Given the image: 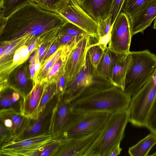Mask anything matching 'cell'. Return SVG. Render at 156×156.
I'll return each mask as SVG.
<instances>
[{
    "mask_svg": "<svg viewBox=\"0 0 156 156\" xmlns=\"http://www.w3.org/2000/svg\"><path fill=\"white\" fill-rule=\"evenodd\" d=\"M30 2V0H4L2 9L0 10V15L7 17L25 4Z\"/></svg>",
    "mask_w": 156,
    "mask_h": 156,
    "instance_id": "obj_28",
    "label": "cell"
},
{
    "mask_svg": "<svg viewBox=\"0 0 156 156\" xmlns=\"http://www.w3.org/2000/svg\"><path fill=\"white\" fill-rule=\"evenodd\" d=\"M126 0H113L110 12L111 24L112 26L118 16L123 11Z\"/></svg>",
    "mask_w": 156,
    "mask_h": 156,
    "instance_id": "obj_32",
    "label": "cell"
},
{
    "mask_svg": "<svg viewBox=\"0 0 156 156\" xmlns=\"http://www.w3.org/2000/svg\"><path fill=\"white\" fill-rule=\"evenodd\" d=\"M153 27L154 29L156 30V18L154 20Z\"/></svg>",
    "mask_w": 156,
    "mask_h": 156,
    "instance_id": "obj_42",
    "label": "cell"
},
{
    "mask_svg": "<svg viewBox=\"0 0 156 156\" xmlns=\"http://www.w3.org/2000/svg\"><path fill=\"white\" fill-rule=\"evenodd\" d=\"M151 0H126L123 11L131 19L146 2Z\"/></svg>",
    "mask_w": 156,
    "mask_h": 156,
    "instance_id": "obj_29",
    "label": "cell"
},
{
    "mask_svg": "<svg viewBox=\"0 0 156 156\" xmlns=\"http://www.w3.org/2000/svg\"><path fill=\"white\" fill-rule=\"evenodd\" d=\"M14 138L12 131L0 123V147L11 142Z\"/></svg>",
    "mask_w": 156,
    "mask_h": 156,
    "instance_id": "obj_33",
    "label": "cell"
},
{
    "mask_svg": "<svg viewBox=\"0 0 156 156\" xmlns=\"http://www.w3.org/2000/svg\"><path fill=\"white\" fill-rule=\"evenodd\" d=\"M60 143V140L52 139L39 149V156H51L58 148Z\"/></svg>",
    "mask_w": 156,
    "mask_h": 156,
    "instance_id": "obj_31",
    "label": "cell"
},
{
    "mask_svg": "<svg viewBox=\"0 0 156 156\" xmlns=\"http://www.w3.org/2000/svg\"><path fill=\"white\" fill-rule=\"evenodd\" d=\"M71 44L60 46L57 51L46 60L41 67L34 82L35 84L44 81L48 73L53 66Z\"/></svg>",
    "mask_w": 156,
    "mask_h": 156,
    "instance_id": "obj_24",
    "label": "cell"
},
{
    "mask_svg": "<svg viewBox=\"0 0 156 156\" xmlns=\"http://www.w3.org/2000/svg\"><path fill=\"white\" fill-rule=\"evenodd\" d=\"M45 82L35 84L30 92L24 98L20 111L24 115L31 119L34 116L43 93Z\"/></svg>",
    "mask_w": 156,
    "mask_h": 156,
    "instance_id": "obj_19",
    "label": "cell"
},
{
    "mask_svg": "<svg viewBox=\"0 0 156 156\" xmlns=\"http://www.w3.org/2000/svg\"><path fill=\"white\" fill-rule=\"evenodd\" d=\"M156 144V135L151 133L135 145L129 148V154L131 156H148L150 151Z\"/></svg>",
    "mask_w": 156,
    "mask_h": 156,
    "instance_id": "obj_23",
    "label": "cell"
},
{
    "mask_svg": "<svg viewBox=\"0 0 156 156\" xmlns=\"http://www.w3.org/2000/svg\"><path fill=\"white\" fill-rule=\"evenodd\" d=\"M120 143L116 145L112 150L109 156H116L120 154L122 150L120 146Z\"/></svg>",
    "mask_w": 156,
    "mask_h": 156,
    "instance_id": "obj_38",
    "label": "cell"
},
{
    "mask_svg": "<svg viewBox=\"0 0 156 156\" xmlns=\"http://www.w3.org/2000/svg\"><path fill=\"white\" fill-rule=\"evenodd\" d=\"M57 81L45 82L43 93L36 113L32 119H35L48 102L57 93Z\"/></svg>",
    "mask_w": 156,
    "mask_h": 156,
    "instance_id": "obj_26",
    "label": "cell"
},
{
    "mask_svg": "<svg viewBox=\"0 0 156 156\" xmlns=\"http://www.w3.org/2000/svg\"><path fill=\"white\" fill-rule=\"evenodd\" d=\"M132 59L124 91L132 97L147 82L156 68V55L149 50L130 51Z\"/></svg>",
    "mask_w": 156,
    "mask_h": 156,
    "instance_id": "obj_4",
    "label": "cell"
},
{
    "mask_svg": "<svg viewBox=\"0 0 156 156\" xmlns=\"http://www.w3.org/2000/svg\"><path fill=\"white\" fill-rule=\"evenodd\" d=\"M71 101L63 95L59 96L54 112L50 130L53 139L56 138L68 122L73 112L71 108Z\"/></svg>",
    "mask_w": 156,
    "mask_h": 156,
    "instance_id": "obj_16",
    "label": "cell"
},
{
    "mask_svg": "<svg viewBox=\"0 0 156 156\" xmlns=\"http://www.w3.org/2000/svg\"><path fill=\"white\" fill-rule=\"evenodd\" d=\"M105 47L98 43L97 38L92 37L91 43L87 50V55L91 64L95 69L101 60Z\"/></svg>",
    "mask_w": 156,
    "mask_h": 156,
    "instance_id": "obj_25",
    "label": "cell"
},
{
    "mask_svg": "<svg viewBox=\"0 0 156 156\" xmlns=\"http://www.w3.org/2000/svg\"><path fill=\"white\" fill-rule=\"evenodd\" d=\"M58 14L98 41V23L80 6L77 0H67Z\"/></svg>",
    "mask_w": 156,
    "mask_h": 156,
    "instance_id": "obj_8",
    "label": "cell"
},
{
    "mask_svg": "<svg viewBox=\"0 0 156 156\" xmlns=\"http://www.w3.org/2000/svg\"><path fill=\"white\" fill-rule=\"evenodd\" d=\"M58 99L59 95L56 93L37 117L31 119L29 126L16 141L43 134H50L53 117Z\"/></svg>",
    "mask_w": 156,
    "mask_h": 156,
    "instance_id": "obj_11",
    "label": "cell"
},
{
    "mask_svg": "<svg viewBox=\"0 0 156 156\" xmlns=\"http://www.w3.org/2000/svg\"><path fill=\"white\" fill-rule=\"evenodd\" d=\"M101 130L82 137L60 139L59 147L51 156H83Z\"/></svg>",
    "mask_w": 156,
    "mask_h": 156,
    "instance_id": "obj_13",
    "label": "cell"
},
{
    "mask_svg": "<svg viewBox=\"0 0 156 156\" xmlns=\"http://www.w3.org/2000/svg\"><path fill=\"white\" fill-rule=\"evenodd\" d=\"M112 85L110 80L97 74L87 54L85 64L74 79L67 83L63 95L71 101L87 90Z\"/></svg>",
    "mask_w": 156,
    "mask_h": 156,
    "instance_id": "obj_7",
    "label": "cell"
},
{
    "mask_svg": "<svg viewBox=\"0 0 156 156\" xmlns=\"http://www.w3.org/2000/svg\"><path fill=\"white\" fill-rule=\"evenodd\" d=\"M4 0H0V10L1 9L3 6Z\"/></svg>",
    "mask_w": 156,
    "mask_h": 156,
    "instance_id": "obj_41",
    "label": "cell"
},
{
    "mask_svg": "<svg viewBox=\"0 0 156 156\" xmlns=\"http://www.w3.org/2000/svg\"><path fill=\"white\" fill-rule=\"evenodd\" d=\"M146 127L156 135V96L148 116Z\"/></svg>",
    "mask_w": 156,
    "mask_h": 156,
    "instance_id": "obj_34",
    "label": "cell"
},
{
    "mask_svg": "<svg viewBox=\"0 0 156 156\" xmlns=\"http://www.w3.org/2000/svg\"><path fill=\"white\" fill-rule=\"evenodd\" d=\"M0 123L12 131L15 136L12 141L17 140L31 121L30 118L12 109L0 110Z\"/></svg>",
    "mask_w": 156,
    "mask_h": 156,
    "instance_id": "obj_17",
    "label": "cell"
},
{
    "mask_svg": "<svg viewBox=\"0 0 156 156\" xmlns=\"http://www.w3.org/2000/svg\"><path fill=\"white\" fill-rule=\"evenodd\" d=\"M92 37L87 35L83 37L71 51L64 68L67 84L74 79L85 64L87 50Z\"/></svg>",
    "mask_w": 156,
    "mask_h": 156,
    "instance_id": "obj_12",
    "label": "cell"
},
{
    "mask_svg": "<svg viewBox=\"0 0 156 156\" xmlns=\"http://www.w3.org/2000/svg\"><path fill=\"white\" fill-rule=\"evenodd\" d=\"M41 64L39 58L38 50L37 48H36V55L35 63V73L34 82L36 80L37 76L41 69Z\"/></svg>",
    "mask_w": 156,
    "mask_h": 156,
    "instance_id": "obj_37",
    "label": "cell"
},
{
    "mask_svg": "<svg viewBox=\"0 0 156 156\" xmlns=\"http://www.w3.org/2000/svg\"><path fill=\"white\" fill-rule=\"evenodd\" d=\"M67 0H30V2L39 8L58 14Z\"/></svg>",
    "mask_w": 156,
    "mask_h": 156,
    "instance_id": "obj_27",
    "label": "cell"
},
{
    "mask_svg": "<svg viewBox=\"0 0 156 156\" xmlns=\"http://www.w3.org/2000/svg\"><path fill=\"white\" fill-rule=\"evenodd\" d=\"M150 156H156V152L153 154H152L150 155Z\"/></svg>",
    "mask_w": 156,
    "mask_h": 156,
    "instance_id": "obj_43",
    "label": "cell"
},
{
    "mask_svg": "<svg viewBox=\"0 0 156 156\" xmlns=\"http://www.w3.org/2000/svg\"><path fill=\"white\" fill-rule=\"evenodd\" d=\"M132 37L129 19L126 14L122 12L113 25L108 47L115 53L128 54L130 52Z\"/></svg>",
    "mask_w": 156,
    "mask_h": 156,
    "instance_id": "obj_10",
    "label": "cell"
},
{
    "mask_svg": "<svg viewBox=\"0 0 156 156\" xmlns=\"http://www.w3.org/2000/svg\"><path fill=\"white\" fill-rule=\"evenodd\" d=\"M85 36L76 37L58 33V41L60 46L68 45L80 40Z\"/></svg>",
    "mask_w": 156,
    "mask_h": 156,
    "instance_id": "obj_35",
    "label": "cell"
},
{
    "mask_svg": "<svg viewBox=\"0 0 156 156\" xmlns=\"http://www.w3.org/2000/svg\"><path fill=\"white\" fill-rule=\"evenodd\" d=\"M132 96L113 85L94 89L82 94L71 102L73 112L109 114L128 109Z\"/></svg>",
    "mask_w": 156,
    "mask_h": 156,
    "instance_id": "obj_2",
    "label": "cell"
},
{
    "mask_svg": "<svg viewBox=\"0 0 156 156\" xmlns=\"http://www.w3.org/2000/svg\"><path fill=\"white\" fill-rule=\"evenodd\" d=\"M125 55L115 53L111 51L107 46L106 47L101 60L95 69L97 74L110 80L113 66Z\"/></svg>",
    "mask_w": 156,
    "mask_h": 156,
    "instance_id": "obj_21",
    "label": "cell"
},
{
    "mask_svg": "<svg viewBox=\"0 0 156 156\" xmlns=\"http://www.w3.org/2000/svg\"><path fill=\"white\" fill-rule=\"evenodd\" d=\"M67 85V83L64 73L58 78L57 81V93L59 96L63 95Z\"/></svg>",
    "mask_w": 156,
    "mask_h": 156,
    "instance_id": "obj_36",
    "label": "cell"
},
{
    "mask_svg": "<svg viewBox=\"0 0 156 156\" xmlns=\"http://www.w3.org/2000/svg\"><path fill=\"white\" fill-rule=\"evenodd\" d=\"M113 0H78L80 6L98 23L110 16Z\"/></svg>",
    "mask_w": 156,
    "mask_h": 156,
    "instance_id": "obj_18",
    "label": "cell"
},
{
    "mask_svg": "<svg viewBox=\"0 0 156 156\" xmlns=\"http://www.w3.org/2000/svg\"><path fill=\"white\" fill-rule=\"evenodd\" d=\"M130 115L129 108L110 114L99 135L83 156H109L123 139Z\"/></svg>",
    "mask_w": 156,
    "mask_h": 156,
    "instance_id": "obj_3",
    "label": "cell"
},
{
    "mask_svg": "<svg viewBox=\"0 0 156 156\" xmlns=\"http://www.w3.org/2000/svg\"><path fill=\"white\" fill-rule=\"evenodd\" d=\"M156 96V69L141 88L132 97L129 122L135 126L146 127Z\"/></svg>",
    "mask_w": 156,
    "mask_h": 156,
    "instance_id": "obj_6",
    "label": "cell"
},
{
    "mask_svg": "<svg viewBox=\"0 0 156 156\" xmlns=\"http://www.w3.org/2000/svg\"><path fill=\"white\" fill-rule=\"evenodd\" d=\"M109 115L105 112H73L69 121L55 139L79 138L100 131Z\"/></svg>",
    "mask_w": 156,
    "mask_h": 156,
    "instance_id": "obj_5",
    "label": "cell"
},
{
    "mask_svg": "<svg viewBox=\"0 0 156 156\" xmlns=\"http://www.w3.org/2000/svg\"><path fill=\"white\" fill-rule=\"evenodd\" d=\"M130 52L117 62L112 71L110 81L112 84L124 91L126 74L131 61Z\"/></svg>",
    "mask_w": 156,
    "mask_h": 156,
    "instance_id": "obj_20",
    "label": "cell"
},
{
    "mask_svg": "<svg viewBox=\"0 0 156 156\" xmlns=\"http://www.w3.org/2000/svg\"><path fill=\"white\" fill-rule=\"evenodd\" d=\"M67 20L54 12L42 9L30 2L7 17L0 31L1 41H10L24 36L40 37L60 28Z\"/></svg>",
    "mask_w": 156,
    "mask_h": 156,
    "instance_id": "obj_1",
    "label": "cell"
},
{
    "mask_svg": "<svg viewBox=\"0 0 156 156\" xmlns=\"http://www.w3.org/2000/svg\"><path fill=\"white\" fill-rule=\"evenodd\" d=\"M7 17H4L0 15V31L4 28L7 22Z\"/></svg>",
    "mask_w": 156,
    "mask_h": 156,
    "instance_id": "obj_40",
    "label": "cell"
},
{
    "mask_svg": "<svg viewBox=\"0 0 156 156\" xmlns=\"http://www.w3.org/2000/svg\"><path fill=\"white\" fill-rule=\"evenodd\" d=\"M58 33L76 37L85 36L88 35L81 28L69 21L60 28Z\"/></svg>",
    "mask_w": 156,
    "mask_h": 156,
    "instance_id": "obj_30",
    "label": "cell"
},
{
    "mask_svg": "<svg viewBox=\"0 0 156 156\" xmlns=\"http://www.w3.org/2000/svg\"><path fill=\"white\" fill-rule=\"evenodd\" d=\"M53 139L43 134L23 140L12 141L0 147L1 156H38L39 149Z\"/></svg>",
    "mask_w": 156,
    "mask_h": 156,
    "instance_id": "obj_9",
    "label": "cell"
},
{
    "mask_svg": "<svg viewBox=\"0 0 156 156\" xmlns=\"http://www.w3.org/2000/svg\"><path fill=\"white\" fill-rule=\"evenodd\" d=\"M29 70L31 78L34 83L35 73V63H29Z\"/></svg>",
    "mask_w": 156,
    "mask_h": 156,
    "instance_id": "obj_39",
    "label": "cell"
},
{
    "mask_svg": "<svg viewBox=\"0 0 156 156\" xmlns=\"http://www.w3.org/2000/svg\"><path fill=\"white\" fill-rule=\"evenodd\" d=\"M156 18V0H151L145 4L130 20L132 37L138 33L144 34Z\"/></svg>",
    "mask_w": 156,
    "mask_h": 156,
    "instance_id": "obj_15",
    "label": "cell"
},
{
    "mask_svg": "<svg viewBox=\"0 0 156 156\" xmlns=\"http://www.w3.org/2000/svg\"></svg>",
    "mask_w": 156,
    "mask_h": 156,
    "instance_id": "obj_44",
    "label": "cell"
},
{
    "mask_svg": "<svg viewBox=\"0 0 156 156\" xmlns=\"http://www.w3.org/2000/svg\"><path fill=\"white\" fill-rule=\"evenodd\" d=\"M23 99L17 92L7 87L0 90V110L12 109L21 112V107Z\"/></svg>",
    "mask_w": 156,
    "mask_h": 156,
    "instance_id": "obj_22",
    "label": "cell"
},
{
    "mask_svg": "<svg viewBox=\"0 0 156 156\" xmlns=\"http://www.w3.org/2000/svg\"><path fill=\"white\" fill-rule=\"evenodd\" d=\"M26 61L12 71L8 76L7 83L8 87L17 92L24 98L35 85L31 78L29 64Z\"/></svg>",
    "mask_w": 156,
    "mask_h": 156,
    "instance_id": "obj_14",
    "label": "cell"
}]
</instances>
